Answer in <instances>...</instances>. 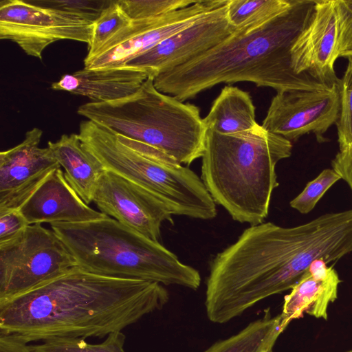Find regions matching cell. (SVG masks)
<instances>
[{
	"label": "cell",
	"instance_id": "cell-1",
	"mask_svg": "<svg viewBox=\"0 0 352 352\" xmlns=\"http://www.w3.org/2000/svg\"><path fill=\"white\" fill-rule=\"evenodd\" d=\"M168 300V292L158 283L104 276L77 265L0 302V333L28 343L103 338L162 309Z\"/></svg>",
	"mask_w": 352,
	"mask_h": 352
},
{
	"label": "cell",
	"instance_id": "cell-2",
	"mask_svg": "<svg viewBox=\"0 0 352 352\" xmlns=\"http://www.w3.org/2000/svg\"><path fill=\"white\" fill-rule=\"evenodd\" d=\"M316 0H294L285 11L246 34L234 32L221 43L153 80L160 92L182 102L221 83L250 82L276 92L314 90L331 85L292 67L291 50L309 23Z\"/></svg>",
	"mask_w": 352,
	"mask_h": 352
},
{
	"label": "cell",
	"instance_id": "cell-3",
	"mask_svg": "<svg viewBox=\"0 0 352 352\" xmlns=\"http://www.w3.org/2000/svg\"><path fill=\"white\" fill-rule=\"evenodd\" d=\"M292 151V142L261 125L233 134L207 129L201 179L215 204L232 219L259 224L267 217L272 192L278 186L276 166L289 157Z\"/></svg>",
	"mask_w": 352,
	"mask_h": 352
},
{
	"label": "cell",
	"instance_id": "cell-4",
	"mask_svg": "<svg viewBox=\"0 0 352 352\" xmlns=\"http://www.w3.org/2000/svg\"><path fill=\"white\" fill-rule=\"evenodd\" d=\"M79 267L104 276L135 278L196 290L199 272L182 263L159 241L117 220L51 224Z\"/></svg>",
	"mask_w": 352,
	"mask_h": 352
},
{
	"label": "cell",
	"instance_id": "cell-5",
	"mask_svg": "<svg viewBox=\"0 0 352 352\" xmlns=\"http://www.w3.org/2000/svg\"><path fill=\"white\" fill-rule=\"evenodd\" d=\"M85 148L105 168L143 188L172 215L214 219L216 204L201 179L160 150L91 120L80 124Z\"/></svg>",
	"mask_w": 352,
	"mask_h": 352
},
{
	"label": "cell",
	"instance_id": "cell-6",
	"mask_svg": "<svg viewBox=\"0 0 352 352\" xmlns=\"http://www.w3.org/2000/svg\"><path fill=\"white\" fill-rule=\"evenodd\" d=\"M149 76L133 94L109 102H89L77 113L124 136L164 152L181 164L201 157L206 133L198 107L158 91Z\"/></svg>",
	"mask_w": 352,
	"mask_h": 352
},
{
	"label": "cell",
	"instance_id": "cell-7",
	"mask_svg": "<svg viewBox=\"0 0 352 352\" xmlns=\"http://www.w3.org/2000/svg\"><path fill=\"white\" fill-rule=\"evenodd\" d=\"M77 262L52 230L29 225L0 243V302L8 300L64 274Z\"/></svg>",
	"mask_w": 352,
	"mask_h": 352
},
{
	"label": "cell",
	"instance_id": "cell-8",
	"mask_svg": "<svg viewBox=\"0 0 352 352\" xmlns=\"http://www.w3.org/2000/svg\"><path fill=\"white\" fill-rule=\"evenodd\" d=\"M95 21L74 12L35 1L0 2V38L15 43L27 55L42 60L54 42L71 40L91 44Z\"/></svg>",
	"mask_w": 352,
	"mask_h": 352
},
{
	"label": "cell",
	"instance_id": "cell-9",
	"mask_svg": "<svg viewBox=\"0 0 352 352\" xmlns=\"http://www.w3.org/2000/svg\"><path fill=\"white\" fill-rule=\"evenodd\" d=\"M228 0H197L186 8L158 16L131 19L129 24L112 37L90 60L87 69L125 66L160 42L195 23L205 13L218 8Z\"/></svg>",
	"mask_w": 352,
	"mask_h": 352
},
{
	"label": "cell",
	"instance_id": "cell-10",
	"mask_svg": "<svg viewBox=\"0 0 352 352\" xmlns=\"http://www.w3.org/2000/svg\"><path fill=\"white\" fill-rule=\"evenodd\" d=\"M339 113L338 83L314 90L283 91L272 99L261 126L290 142L312 133L322 143L327 140L325 133Z\"/></svg>",
	"mask_w": 352,
	"mask_h": 352
},
{
	"label": "cell",
	"instance_id": "cell-11",
	"mask_svg": "<svg viewBox=\"0 0 352 352\" xmlns=\"http://www.w3.org/2000/svg\"><path fill=\"white\" fill-rule=\"evenodd\" d=\"M93 202L102 213L157 241L162 223L173 222L164 203L140 186L108 170L98 182Z\"/></svg>",
	"mask_w": 352,
	"mask_h": 352
},
{
	"label": "cell",
	"instance_id": "cell-12",
	"mask_svg": "<svg viewBox=\"0 0 352 352\" xmlns=\"http://www.w3.org/2000/svg\"><path fill=\"white\" fill-rule=\"evenodd\" d=\"M228 3L205 13L188 28L160 42L125 66L148 69L156 76L217 46L236 32L228 18Z\"/></svg>",
	"mask_w": 352,
	"mask_h": 352
},
{
	"label": "cell",
	"instance_id": "cell-13",
	"mask_svg": "<svg viewBox=\"0 0 352 352\" xmlns=\"http://www.w3.org/2000/svg\"><path fill=\"white\" fill-rule=\"evenodd\" d=\"M41 129L25 133L16 146L0 153V210H19L60 164L47 146L41 148Z\"/></svg>",
	"mask_w": 352,
	"mask_h": 352
},
{
	"label": "cell",
	"instance_id": "cell-14",
	"mask_svg": "<svg viewBox=\"0 0 352 352\" xmlns=\"http://www.w3.org/2000/svg\"><path fill=\"white\" fill-rule=\"evenodd\" d=\"M338 21L335 0H318L314 12L291 50L292 67L327 85L339 83L335 63L338 58Z\"/></svg>",
	"mask_w": 352,
	"mask_h": 352
},
{
	"label": "cell",
	"instance_id": "cell-15",
	"mask_svg": "<svg viewBox=\"0 0 352 352\" xmlns=\"http://www.w3.org/2000/svg\"><path fill=\"white\" fill-rule=\"evenodd\" d=\"M19 210L29 225L83 223L107 217L83 201L60 168L47 177Z\"/></svg>",
	"mask_w": 352,
	"mask_h": 352
},
{
	"label": "cell",
	"instance_id": "cell-16",
	"mask_svg": "<svg viewBox=\"0 0 352 352\" xmlns=\"http://www.w3.org/2000/svg\"><path fill=\"white\" fill-rule=\"evenodd\" d=\"M154 72L123 66L87 69L64 74L51 85L55 91H65L89 98L94 102H109L125 98L136 91Z\"/></svg>",
	"mask_w": 352,
	"mask_h": 352
},
{
	"label": "cell",
	"instance_id": "cell-17",
	"mask_svg": "<svg viewBox=\"0 0 352 352\" xmlns=\"http://www.w3.org/2000/svg\"><path fill=\"white\" fill-rule=\"evenodd\" d=\"M324 259L315 261L298 282L284 297L280 314L283 325L287 328L304 312L316 318L327 320V308L338 298L341 280L332 266Z\"/></svg>",
	"mask_w": 352,
	"mask_h": 352
},
{
	"label": "cell",
	"instance_id": "cell-18",
	"mask_svg": "<svg viewBox=\"0 0 352 352\" xmlns=\"http://www.w3.org/2000/svg\"><path fill=\"white\" fill-rule=\"evenodd\" d=\"M47 147L63 168L66 180L78 196L88 205L93 202L98 182L106 169L85 148L78 134H63L56 142L49 141Z\"/></svg>",
	"mask_w": 352,
	"mask_h": 352
},
{
	"label": "cell",
	"instance_id": "cell-19",
	"mask_svg": "<svg viewBox=\"0 0 352 352\" xmlns=\"http://www.w3.org/2000/svg\"><path fill=\"white\" fill-rule=\"evenodd\" d=\"M207 129L221 134H233L260 127L255 107L248 92L237 87L225 86L204 118Z\"/></svg>",
	"mask_w": 352,
	"mask_h": 352
},
{
	"label": "cell",
	"instance_id": "cell-20",
	"mask_svg": "<svg viewBox=\"0 0 352 352\" xmlns=\"http://www.w3.org/2000/svg\"><path fill=\"white\" fill-rule=\"evenodd\" d=\"M264 316L248 324L237 333L219 340L204 352H269L286 329L280 314L272 317L270 309Z\"/></svg>",
	"mask_w": 352,
	"mask_h": 352
},
{
	"label": "cell",
	"instance_id": "cell-21",
	"mask_svg": "<svg viewBox=\"0 0 352 352\" xmlns=\"http://www.w3.org/2000/svg\"><path fill=\"white\" fill-rule=\"evenodd\" d=\"M294 0H228V18L236 33L253 31L287 10Z\"/></svg>",
	"mask_w": 352,
	"mask_h": 352
},
{
	"label": "cell",
	"instance_id": "cell-22",
	"mask_svg": "<svg viewBox=\"0 0 352 352\" xmlns=\"http://www.w3.org/2000/svg\"><path fill=\"white\" fill-rule=\"evenodd\" d=\"M126 336L122 331L109 334L98 344H90L80 338H54L30 345L33 352H126Z\"/></svg>",
	"mask_w": 352,
	"mask_h": 352
},
{
	"label": "cell",
	"instance_id": "cell-23",
	"mask_svg": "<svg viewBox=\"0 0 352 352\" xmlns=\"http://www.w3.org/2000/svg\"><path fill=\"white\" fill-rule=\"evenodd\" d=\"M130 21V18L118 0H112L94 23L91 43L88 46V53L84 61L92 58L106 43L127 26Z\"/></svg>",
	"mask_w": 352,
	"mask_h": 352
},
{
	"label": "cell",
	"instance_id": "cell-24",
	"mask_svg": "<svg viewBox=\"0 0 352 352\" xmlns=\"http://www.w3.org/2000/svg\"><path fill=\"white\" fill-rule=\"evenodd\" d=\"M340 113L336 127L340 151L352 148V60L338 83Z\"/></svg>",
	"mask_w": 352,
	"mask_h": 352
},
{
	"label": "cell",
	"instance_id": "cell-25",
	"mask_svg": "<svg viewBox=\"0 0 352 352\" xmlns=\"http://www.w3.org/2000/svg\"><path fill=\"white\" fill-rule=\"evenodd\" d=\"M340 179V176L333 168L324 169L290 201V206L301 214L310 212L324 193Z\"/></svg>",
	"mask_w": 352,
	"mask_h": 352
},
{
	"label": "cell",
	"instance_id": "cell-26",
	"mask_svg": "<svg viewBox=\"0 0 352 352\" xmlns=\"http://www.w3.org/2000/svg\"><path fill=\"white\" fill-rule=\"evenodd\" d=\"M130 19L163 15L195 3L197 0H118Z\"/></svg>",
	"mask_w": 352,
	"mask_h": 352
},
{
	"label": "cell",
	"instance_id": "cell-27",
	"mask_svg": "<svg viewBox=\"0 0 352 352\" xmlns=\"http://www.w3.org/2000/svg\"><path fill=\"white\" fill-rule=\"evenodd\" d=\"M338 21V57L352 60V0H335Z\"/></svg>",
	"mask_w": 352,
	"mask_h": 352
},
{
	"label": "cell",
	"instance_id": "cell-28",
	"mask_svg": "<svg viewBox=\"0 0 352 352\" xmlns=\"http://www.w3.org/2000/svg\"><path fill=\"white\" fill-rule=\"evenodd\" d=\"M110 1H35L41 5L63 9L86 15L95 21L102 10L111 2Z\"/></svg>",
	"mask_w": 352,
	"mask_h": 352
},
{
	"label": "cell",
	"instance_id": "cell-29",
	"mask_svg": "<svg viewBox=\"0 0 352 352\" xmlns=\"http://www.w3.org/2000/svg\"><path fill=\"white\" fill-rule=\"evenodd\" d=\"M28 226L19 210H0V243L15 237Z\"/></svg>",
	"mask_w": 352,
	"mask_h": 352
},
{
	"label": "cell",
	"instance_id": "cell-30",
	"mask_svg": "<svg viewBox=\"0 0 352 352\" xmlns=\"http://www.w3.org/2000/svg\"><path fill=\"white\" fill-rule=\"evenodd\" d=\"M331 167L352 191V148L340 151L332 160Z\"/></svg>",
	"mask_w": 352,
	"mask_h": 352
},
{
	"label": "cell",
	"instance_id": "cell-31",
	"mask_svg": "<svg viewBox=\"0 0 352 352\" xmlns=\"http://www.w3.org/2000/svg\"><path fill=\"white\" fill-rule=\"evenodd\" d=\"M0 352H33L25 340L0 333Z\"/></svg>",
	"mask_w": 352,
	"mask_h": 352
},
{
	"label": "cell",
	"instance_id": "cell-32",
	"mask_svg": "<svg viewBox=\"0 0 352 352\" xmlns=\"http://www.w3.org/2000/svg\"><path fill=\"white\" fill-rule=\"evenodd\" d=\"M346 352H352V349H351V350H350V351H346Z\"/></svg>",
	"mask_w": 352,
	"mask_h": 352
},
{
	"label": "cell",
	"instance_id": "cell-33",
	"mask_svg": "<svg viewBox=\"0 0 352 352\" xmlns=\"http://www.w3.org/2000/svg\"><path fill=\"white\" fill-rule=\"evenodd\" d=\"M269 352H272V351H269Z\"/></svg>",
	"mask_w": 352,
	"mask_h": 352
}]
</instances>
